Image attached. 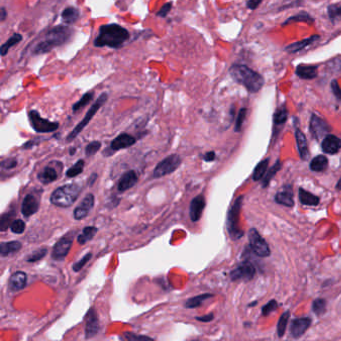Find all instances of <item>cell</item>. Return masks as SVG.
<instances>
[{"instance_id": "cell-15", "label": "cell", "mask_w": 341, "mask_h": 341, "mask_svg": "<svg viewBox=\"0 0 341 341\" xmlns=\"http://www.w3.org/2000/svg\"><path fill=\"white\" fill-rule=\"evenodd\" d=\"M135 143H136V138L134 136L128 133H121L111 141L108 150H110L111 154H113L115 151L129 148L133 146Z\"/></svg>"}, {"instance_id": "cell-45", "label": "cell", "mask_w": 341, "mask_h": 341, "mask_svg": "<svg viewBox=\"0 0 341 341\" xmlns=\"http://www.w3.org/2000/svg\"><path fill=\"white\" fill-rule=\"evenodd\" d=\"M26 223L22 219H14L10 225V230L14 234H22L25 231Z\"/></svg>"}, {"instance_id": "cell-46", "label": "cell", "mask_w": 341, "mask_h": 341, "mask_svg": "<svg viewBox=\"0 0 341 341\" xmlns=\"http://www.w3.org/2000/svg\"><path fill=\"white\" fill-rule=\"evenodd\" d=\"M91 258H92V253L91 252L86 253L80 260H78L72 264V270L74 272H79L88 263V261H90Z\"/></svg>"}, {"instance_id": "cell-60", "label": "cell", "mask_w": 341, "mask_h": 341, "mask_svg": "<svg viewBox=\"0 0 341 341\" xmlns=\"http://www.w3.org/2000/svg\"><path fill=\"white\" fill-rule=\"evenodd\" d=\"M74 153H75V148H71V150H70L69 154H70V155H72V154H74Z\"/></svg>"}, {"instance_id": "cell-52", "label": "cell", "mask_w": 341, "mask_h": 341, "mask_svg": "<svg viewBox=\"0 0 341 341\" xmlns=\"http://www.w3.org/2000/svg\"><path fill=\"white\" fill-rule=\"evenodd\" d=\"M171 8H172V2H167V3H165V4L161 7V9L156 13V16H157V17H162V18L166 17L167 14L170 12V10H171Z\"/></svg>"}, {"instance_id": "cell-41", "label": "cell", "mask_w": 341, "mask_h": 341, "mask_svg": "<svg viewBox=\"0 0 341 341\" xmlns=\"http://www.w3.org/2000/svg\"><path fill=\"white\" fill-rule=\"evenodd\" d=\"M290 317V313L289 311H286L284 313H282V315L280 316L278 323H277V334L279 337H282L285 333L287 324H288V320Z\"/></svg>"}, {"instance_id": "cell-30", "label": "cell", "mask_w": 341, "mask_h": 341, "mask_svg": "<svg viewBox=\"0 0 341 341\" xmlns=\"http://www.w3.org/2000/svg\"><path fill=\"white\" fill-rule=\"evenodd\" d=\"M315 19L307 12L305 11H301L300 13H297L293 16H290L286 21L283 22V25H288L290 23H296V22H305L308 24H312L314 23Z\"/></svg>"}, {"instance_id": "cell-2", "label": "cell", "mask_w": 341, "mask_h": 341, "mask_svg": "<svg viewBox=\"0 0 341 341\" xmlns=\"http://www.w3.org/2000/svg\"><path fill=\"white\" fill-rule=\"evenodd\" d=\"M229 74L236 83L244 86L250 93L258 92L264 85L263 76L244 64H233L229 68Z\"/></svg>"}, {"instance_id": "cell-59", "label": "cell", "mask_w": 341, "mask_h": 341, "mask_svg": "<svg viewBox=\"0 0 341 341\" xmlns=\"http://www.w3.org/2000/svg\"><path fill=\"white\" fill-rule=\"evenodd\" d=\"M337 189L341 190V178L339 179V181H338V183H337Z\"/></svg>"}, {"instance_id": "cell-18", "label": "cell", "mask_w": 341, "mask_h": 341, "mask_svg": "<svg viewBox=\"0 0 341 341\" xmlns=\"http://www.w3.org/2000/svg\"><path fill=\"white\" fill-rule=\"evenodd\" d=\"M39 200L33 194H26L22 200L21 204V214L28 218L39 210Z\"/></svg>"}, {"instance_id": "cell-20", "label": "cell", "mask_w": 341, "mask_h": 341, "mask_svg": "<svg viewBox=\"0 0 341 341\" xmlns=\"http://www.w3.org/2000/svg\"><path fill=\"white\" fill-rule=\"evenodd\" d=\"M138 182V175L135 170H128L119 179L117 184V190L119 192H125L131 189Z\"/></svg>"}, {"instance_id": "cell-43", "label": "cell", "mask_w": 341, "mask_h": 341, "mask_svg": "<svg viewBox=\"0 0 341 341\" xmlns=\"http://www.w3.org/2000/svg\"><path fill=\"white\" fill-rule=\"evenodd\" d=\"M327 14L332 22L341 19V4H331L327 7Z\"/></svg>"}, {"instance_id": "cell-31", "label": "cell", "mask_w": 341, "mask_h": 341, "mask_svg": "<svg viewBox=\"0 0 341 341\" xmlns=\"http://www.w3.org/2000/svg\"><path fill=\"white\" fill-rule=\"evenodd\" d=\"M212 297H213V294H210V293L200 294V295H197V296H194V297H191V298L187 299L185 304H184V306L187 309H193V308L199 307L200 305L203 304L204 301H206L207 299L212 298Z\"/></svg>"}, {"instance_id": "cell-32", "label": "cell", "mask_w": 341, "mask_h": 341, "mask_svg": "<svg viewBox=\"0 0 341 341\" xmlns=\"http://www.w3.org/2000/svg\"><path fill=\"white\" fill-rule=\"evenodd\" d=\"M328 159L324 155L314 157L310 162V169L315 172H322L327 168Z\"/></svg>"}, {"instance_id": "cell-7", "label": "cell", "mask_w": 341, "mask_h": 341, "mask_svg": "<svg viewBox=\"0 0 341 341\" xmlns=\"http://www.w3.org/2000/svg\"><path fill=\"white\" fill-rule=\"evenodd\" d=\"M181 157L178 154H170L165 157L163 160L157 163L155 166L152 177L153 178H160L165 175L171 174L181 164Z\"/></svg>"}, {"instance_id": "cell-42", "label": "cell", "mask_w": 341, "mask_h": 341, "mask_svg": "<svg viewBox=\"0 0 341 341\" xmlns=\"http://www.w3.org/2000/svg\"><path fill=\"white\" fill-rule=\"evenodd\" d=\"M47 252H48V250L45 247L38 248V249L34 250L29 256L26 257V261L29 263H34V262L40 261L47 255Z\"/></svg>"}, {"instance_id": "cell-50", "label": "cell", "mask_w": 341, "mask_h": 341, "mask_svg": "<svg viewBox=\"0 0 341 341\" xmlns=\"http://www.w3.org/2000/svg\"><path fill=\"white\" fill-rule=\"evenodd\" d=\"M276 308H277V302H276V300L272 299L271 301H269L266 305H264L262 307V315L267 316L270 313H272Z\"/></svg>"}, {"instance_id": "cell-53", "label": "cell", "mask_w": 341, "mask_h": 341, "mask_svg": "<svg viewBox=\"0 0 341 341\" xmlns=\"http://www.w3.org/2000/svg\"><path fill=\"white\" fill-rule=\"evenodd\" d=\"M124 338L127 339V340H136V339H149L151 340L152 338L149 337V336H144V335H135V334H132V333H125L124 334Z\"/></svg>"}, {"instance_id": "cell-24", "label": "cell", "mask_w": 341, "mask_h": 341, "mask_svg": "<svg viewBox=\"0 0 341 341\" xmlns=\"http://www.w3.org/2000/svg\"><path fill=\"white\" fill-rule=\"evenodd\" d=\"M319 39V36L318 35H312L308 38H305L301 41H297V42H294V43H291L289 45H287L285 47V51L289 52V53H296L308 46H310L311 44H313L314 42H316L317 40Z\"/></svg>"}, {"instance_id": "cell-3", "label": "cell", "mask_w": 341, "mask_h": 341, "mask_svg": "<svg viewBox=\"0 0 341 341\" xmlns=\"http://www.w3.org/2000/svg\"><path fill=\"white\" fill-rule=\"evenodd\" d=\"M72 35V29L68 26L59 25L50 29L44 36V38L39 41L33 48V54H44L55 47L64 44L70 39Z\"/></svg>"}, {"instance_id": "cell-49", "label": "cell", "mask_w": 341, "mask_h": 341, "mask_svg": "<svg viewBox=\"0 0 341 341\" xmlns=\"http://www.w3.org/2000/svg\"><path fill=\"white\" fill-rule=\"evenodd\" d=\"M18 164V160L17 158L15 157H9V158H6L4 160H2L1 162V167L4 168V169H7V170H10V169H13L17 166Z\"/></svg>"}, {"instance_id": "cell-39", "label": "cell", "mask_w": 341, "mask_h": 341, "mask_svg": "<svg viewBox=\"0 0 341 341\" xmlns=\"http://www.w3.org/2000/svg\"><path fill=\"white\" fill-rule=\"evenodd\" d=\"M280 169H281V162H280V160H277L275 162V164L271 168H269L268 171L266 172V174L263 178V184H262L263 187H266L269 184L270 180L274 177V175L279 171Z\"/></svg>"}, {"instance_id": "cell-51", "label": "cell", "mask_w": 341, "mask_h": 341, "mask_svg": "<svg viewBox=\"0 0 341 341\" xmlns=\"http://www.w3.org/2000/svg\"><path fill=\"white\" fill-rule=\"evenodd\" d=\"M330 87H331V91L333 93V95L336 97V99L338 101L341 102V87L339 86L337 80H332L331 81V84H330Z\"/></svg>"}, {"instance_id": "cell-54", "label": "cell", "mask_w": 341, "mask_h": 341, "mask_svg": "<svg viewBox=\"0 0 341 341\" xmlns=\"http://www.w3.org/2000/svg\"><path fill=\"white\" fill-rule=\"evenodd\" d=\"M214 318V314L213 313H209L207 315H203V316H196L195 319L197 321H201V322H210L212 321Z\"/></svg>"}, {"instance_id": "cell-4", "label": "cell", "mask_w": 341, "mask_h": 341, "mask_svg": "<svg viewBox=\"0 0 341 341\" xmlns=\"http://www.w3.org/2000/svg\"><path fill=\"white\" fill-rule=\"evenodd\" d=\"M81 193L78 183H68L56 188L50 195V202L57 207L67 208L73 205Z\"/></svg>"}, {"instance_id": "cell-58", "label": "cell", "mask_w": 341, "mask_h": 341, "mask_svg": "<svg viewBox=\"0 0 341 341\" xmlns=\"http://www.w3.org/2000/svg\"><path fill=\"white\" fill-rule=\"evenodd\" d=\"M6 15H7L6 9H5L4 7H2L1 9H0V17H1V21H4V20H5Z\"/></svg>"}, {"instance_id": "cell-19", "label": "cell", "mask_w": 341, "mask_h": 341, "mask_svg": "<svg viewBox=\"0 0 341 341\" xmlns=\"http://www.w3.org/2000/svg\"><path fill=\"white\" fill-rule=\"evenodd\" d=\"M27 274L24 271H16L11 274L8 280V289L11 292H17L24 289L27 285Z\"/></svg>"}, {"instance_id": "cell-1", "label": "cell", "mask_w": 341, "mask_h": 341, "mask_svg": "<svg viewBox=\"0 0 341 341\" xmlns=\"http://www.w3.org/2000/svg\"><path fill=\"white\" fill-rule=\"evenodd\" d=\"M129 38V32L126 28L116 23L102 25L99 28V33L94 40L96 47L120 48Z\"/></svg>"}, {"instance_id": "cell-21", "label": "cell", "mask_w": 341, "mask_h": 341, "mask_svg": "<svg viewBox=\"0 0 341 341\" xmlns=\"http://www.w3.org/2000/svg\"><path fill=\"white\" fill-rule=\"evenodd\" d=\"M310 324H311V319L308 317L293 319L290 325L291 336L294 338L301 337L305 333V331L309 328Z\"/></svg>"}, {"instance_id": "cell-56", "label": "cell", "mask_w": 341, "mask_h": 341, "mask_svg": "<svg viewBox=\"0 0 341 341\" xmlns=\"http://www.w3.org/2000/svg\"><path fill=\"white\" fill-rule=\"evenodd\" d=\"M215 157H216L215 152L214 151H209V152H207V153H205L203 155V160L206 161V162H211V161H213L215 159Z\"/></svg>"}, {"instance_id": "cell-40", "label": "cell", "mask_w": 341, "mask_h": 341, "mask_svg": "<svg viewBox=\"0 0 341 341\" xmlns=\"http://www.w3.org/2000/svg\"><path fill=\"white\" fill-rule=\"evenodd\" d=\"M13 217L14 211H8L1 215V218H0V229H1V231H5L8 229V227H10L11 223L14 220Z\"/></svg>"}, {"instance_id": "cell-33", "label": "cell", "mask_w": 341, "mask_h": 341, "mask_svg": "<svg viewBox=\"0 0 341 341\" xmlns=\"http://www.w3.org/2000/svg\"><path fill=\"white\" fill-rule=\"evenodd\" d=\"M79 15H80V13H79L78 9H76L74 7H67L61 13L62 20L64 21L65 24H69V25L75 23L79 19Z\"/></svg>"}, {"instance_id": "cell-23", "label": "cell", "mask_w": 341, "mask_h": 341, "mask_svg": "<svg viewBox=\"0 0 341 341\" xmlns=\"http://www.w3.org/2000/svg\"><path fill=\"white\" fill-rule=\"evenodd\" d=\"M317 65L299 64L295 69V74L302 80H311L317 76Z\"/></svg>"}, {"instance_id": "cell-34", "label": "cell", "mask_w": 341, "mask_h": 341, "mask_svg": "<svg viewBox=\"0 0 341 341\" xmlns=\"http://www.w3.org/2000/svg\"><path fill=\"white\" fill-rule=\"evenodd\" d=\"M22 40V35L19 33H14L9 39L6 40L5 43H3L0 47V52H1V56H5L9 49L12 48L13 46H15L16 44H18L20 41Z\"/></svg>"}, {"instance_id": "cell-8", "label": "cell", "mask_w": 341, "mask_h": 341, "mask_svg": "<svg viewBox=\"0 0 341 341\" xmlns=\"http://www.w3.org/2000/svg\"><path fill=\"white\" fill-rule=\"evenodd\" d=\"M76 233V230H70L65 235H63L58 241H56L51 251V258L54 261H63L67 257L72 247Z\"/></svg>"}, {"instance_id": "cell-55", "label": "cell", "mask_w": 341, "mask_h": 341, "mask_svg": "<svg viewBox=\"0 0 341 341\" xmlns=\"http://www.w3.org/2000/svg\"><path fill=\"white\" fill-rule=\"evenodd\" d=\"M261 2H262V0H248V1H247V7L249 9H251V10H254V9H256L260 5Z\"/></svg>"}, {"instance_id": "cell-37", "label": "cell", "mask_w": 341, "mask_h": 341, "mask_svg": "<svg viewBox=\"0 0 341 341\" xmlns=\"http://www.w3.org/2000/svg\"><path fill=\"white\" fill-rule=\"evenodd\" d=\"M288 117V111L286 108V105L283 104L279 108L276 109L274 116H273V121L275 125H282L286 122Z\"/></svg>"}, {"instance_id": "cell-44", "label": "cell", "mask_w": 341, "mask_h": 341, "mask_svg": "<svg viewBox=\"0 0 341 341\" xmlns=\"http://www.w3.org/2000/svg\"><path fill=\"white\" fill-rule=\"evenodd\" d=\"M101 146H102V144L100 141H97V140L91 141L85 147V155L87 157H91V156L95 155L100 150Z\"/></svg>"}, {"instance_id": "cell-47", "label": "cell", "mask_w": 341, "mask_h": 341, "mask_svg": "<svg viewBox=\"0 0 341 341\" xmlns=\"http://www.w3.org/2000/svg\"><path fill=\"white\" fill-rule=\"evenodd\" d=\"M246 113H247V109L246 108H241L237 114L236 117V121H235V126H234V130L235 132H240L242 125L244 123L245 117H246Z\"/></svg>"}, {"instance_id": "cell-13", "label": "cell", "mask_w": 341, "mask_h": 341, "mask_svg": "<svg viewBox=\"0 0 341 341\" xmlns=\"http://www.w3.org/2000/svg\"><path fill=\"white\" fill-rule=\"evenodd\" d=\"M95 197L92 193H88L73 210V217L75 220H83L88 216L92 208L94 207Z\"/></svg>"}, {"instance_id": "cell-29", "label": "cell", "mask_w": 341, "mask_h": 341, "mask_svg": "<svg viewBox=\"0 0 341 341\" xmlns=\"http://www.w3.org/2000/svg\"><path fill=\"white\" fill-rule=\"evenodd\" d=\"M299 201L303 205H310V206H316L319 204V197L312 194L311 192L306 191L303 188H299Z\"/></svg>"}, {"instance_id": "cell-5", "label": "cell", "mask_w": 341, "mask_h": 341, "mask_svg": "<svg viewBox=\"0 0 341 341\" xmlns=\"http://www.w3.org/2000/svg\"><path fill=\"white\" fill-rule=\"evenodd\" d=\"M107 99H108V94L107 93L104 92V93H101L99 95V97L96 99V101L88 109V111L85 114V116L83 117V119L67 135V137H66V141L67 142H71L72 140H74L82 132V130L88 125V123L91 121V119L94 117V115L98 112V110L105 104Z\"/></svg>"}, {"instance_id": "cell-14", "label": "cell", "mask_w": 341, "mask_h": 341, "mask_svg": "<svg viewBox=\"0 0 341 341\" xmlns=\"http://www.w3.org/2000/svg\"><path fill=\"white\" fill-rule=\"evenodd\" d=\"M100 329L99 318L97 312L94 307H91L86 315V324H85V339H90L96 336Z\"/></svg>"}, {"instance_id": "cell-38", "label": "cell", "mask_w": 341, "mask_h": 341, "mask_svg": "<svg viewBox=\"0 0 341 341\" xmlns=\"http://www.w3.org/2000/svg\"><path fill=\"white\" fill-rule=\"evenodd\" d=\"M93 97H94V93L93 92L85 93L76 103L73 104V106H72L73 112H77V111L81 110L82 108H84L86 105H88L91 102Z\"/></svg>"}, {"instance_id": "cell-11", "label": "cell", "mask_w": 341, "mask_h": 341, "mask_svg": "<svg viewBox=\"0 0 341 341\" xmlns=\"http://www.w3.org/2000/svg\"><path fill=\"white\" fill-rule=\"evenodd\" d=\"M309 129L310 133L315 139H320L322 137H325L330 132L331 127L324 119H322L316 114H312L310 118Z\"/></svg>"}, {"instance_id": "cell-57", "label": "cell", "mask_w": 341, "mask_h": 341, "mask_svg": "<svg viewBox=\"0 0 341 341\" xmlns=\"http://www.w3.org/2000/svg\"><path fill=\"white\" fill-rule=\"evenodd\" d=\"M96 178H97V174L94 172V173H92L90 176H89V178H88V184H89V186H92L93 184H94V182L96 181Z\"/></svg>"}, {"instance_id": "cell-16", "label": "cell", "mask_w": 341, "mask_h": 341, "mask_svg": "<svg viewBox=\"0 0 341 341\" xmlns=\"http://www.w3.org/2000/svg\"><path fill=\"white\" fill-rule=\"evenodd\" d=\"M205 205H206L205 197L202 194L195 196L191 200L190 206H189V217L192 222H197L200 220V218L202 217V213L205 208Z\"/></svg>"}, {"instance_id": "cell-26", "label": "cell", "mask_w": 341, "mask_h": 341, "mask_svg": "<svg viewBox=\"0 0 341 341\" xmlns=\"http://www.w3.org/2000/svg\"><path fill=\"white\" fill-rule=\"evenodd\" d=\"M275 201L278 204H281L287 207H292L294 205V200H293V193L291 191V186L287 185L283 188L282 191L278 192L275 195Z\"/></svg>"}, {"instance_id": "cell-22", "label": "cell", "mask_w": 341, "mask_h": 341, "mask_svg": "<svg viewBox=\"0 0 341 341\" xmlns=\"http://www.w3.org/2000/svg\"><path fill=\"white\" fill-rule=\"evenodd\" d=\"M323 152L327 154H336L341 149V139L335 135L327 134L321 143Z\"/></svg>"}, {"instance_id": "cell-6", "label": "cell", "mask_w": 341, "mask_h": 341, "mask_svg": "<svg viewBox=\"0 0 341 341\" xmlns=\"http://www.w3.org/2000/svg\"><path fill=\"white\" fill-rule=\"evenodd\" d=\"M243 196L237 197L227 213V231L230 237L234 240L241 238V236L243 235V231L239 227V216Z\"/></svg>"}, {"instance_id": "cell-36", "label": "cell", "mask_w": 341, "mask_h": 341, "mask_svg": "<svg viewBox=\"0 0 341 341\" xmlns=\"http://www.w3.org/2000/svg\"><path fill=\"white\" fill-rule=\"evenodd\" d=\"M84 165H85V162L83 159H79L78 161H76L70 168H68L66 170V176L68 178H73V177H76L78 176L79 174H81L83 172V170H84Z\"/></svg>"}, {"instance_id": "cell-12", "label": "cell", "mask_w": 341, "mask_h": 341, "mask_svg": "<svg viewBox=\"0 0 341 341\" xmlns=\"http://www.w3.org/2000/svg\"><path fill=\"white\" fill-rule=\"evenodd\" d=\"M256 273V269L252 263L249 261H244L241 264H239L235 269H233L230 273L231 280H245L249 281L251 280Z\"/></svg>"}, {"instance_id": "cell-9", "label": "cell", "mask_w": 341, "mask_h": 341, "mask_svg": "<svg viewBox=\"0 0 341 341\" xmlns=\"http://www.w3.org/2000/svg\"><path fill=\"white\" fill-rule=\"evenodd\" d=\"M28 118L31 127L37 133H50L58 129L59 123L53 122L40 116L36 110H30L28 112Z\"/></svg>"}, {"instance_id": "cell-35", "label": "cell", "mask_w": 341, "mask_h": 341, "mask_svg": "<svg viewBox=\"0 0 341 341\" xmlns=\"http://www.w3.org/2000/svg\"><path fill=\"white\" fill-rule=\"evenodd\" d=\"M268 164H269V159L266 158L256 165V167L254 168V171H253V180L254 181H258L265 176V174L267 172Z\"/></svg>"}, {"instance_id": "cell-27", "label": "cell", "mask_w": 341, "mask_h": 341, "mask_svg": "<svg viewBox=\"0 0 341 341\" xmlns=\"http://www.w3.org/2000/svg\"><path fill=\"white\" fill-rule=\"evenodd\" d=\"M21 248L22 244L17 240L1 242L0 243V254H1L2 257H6L11 254L17 253L19 250H21Z\"/></svg>"}, {"instance_id": "cell-10", "label": "cell", "mask_w": 341, "mask_h": 341, "mask_svg": "<svg viewBox=\"0 0 341 341\" xmlns=\"http://www.w3.org/2000/svg\"><path fill=\"white\" fill-rule=\"evenodd\" d=\"M249 244L253 252L260 257H267L270 255V248L265 239L257 232L255 228H251L248 232Z\"/></svg>"}, {"instance_id": "cell-25", "label": "cell", "mask_w": 341, "mask_h": 341, "mask_svg": "<svg viewBox=\"0 0 341 341\" xmlns=\"http://www.w3.org/2000/svg\"><path fill=\"white\" fill-rule=\"evenodd\" d=\"M295 138H296V144L298 148V152L300 155V158L302 160H306L309 155L308 151V145H307V139L304 133L300 129L295 130Z\"/></svg>"}, {"instance_id": "cell-48", "label": "cell", "mask_w": 341, "mask_h": 341, "mask_svg": "<svg viewBox=\"0 0 341 341\" xmlns=\"http://www.w3.org/2000/svg\"><path fill=\"white\" fill-rule=\"evenodd\" d=\"M325 308H326V301L324 299L318 298V299L314 300V302L312 304V309H313L315 314L321 315L322 313L325 312Z\"/></svg>"}, {"instance_id": "cell-17", "label": "cell", "mask_w": 341, "mask_h": 341, "mask_svg": "<svg viewBox=\"0 0 341 341\" xmlns=\"http://www.w3.org/2000/svg\"><path fill=\"white\" fill-rule=\"evenodd\" d=\"M53 162L49 163L48 165H46L41 171H39V173L37 174V178L38 180L43 183V184H48V183H52L53 181H55L56 179H58L59 174H60V170L57 169V166H59L61 164V162L58 163V165H52Z\"/></svg>"}, {"instance_id": "cell-28", "label": "cell", "mask_w": 341, "mask_h": 341, "mask_svg": "<svg viewBox=\"0 0 341 341\" xmlns=\"http://www.w3.org/2000/svg\"><path fill=\"white\" fill-rule=\"evenodd\" d=\"M98 229L95 226H86L82 229V231L77 235V242L80 245H84L88 241H90L94 235L97 233Z\"/></svg>"}]
</instances>
